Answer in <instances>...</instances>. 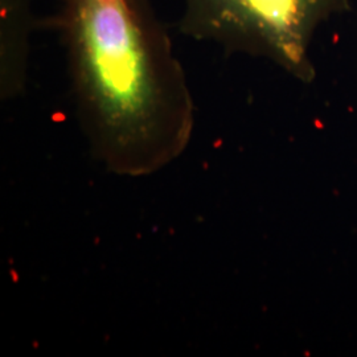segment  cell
Masks as SVG:
<instances>
[{
    "instance_id": "1",
    "label": "cell",
    "mask_w": 357,
    "mask_h": 357,
    "mask_svg": "<svg viewBox=\"0 0 357 357\" xmlns=\"http://www.w3.org/2000/svg\"><path fill=\"white\" fill-rule=\"evenodd\" d=\"M79 128L115 175L142 178L191 142L195 102L168 29L151 0H56Z\"/></svg>"
},
{
    "instance_id": "2",
    "label": "cell",
    "mask_w": 357,
    "mask_h": 357,
    "mask_svg": "<svg viewBox=\"0 0 357 357\" xmlns=\"http://www.w3.org/2000/svg\"><path fill=\"white\" fill-rule=\"evenodd\" d=\"M349 10L351 0H184L178 26L187 38L265 59L310 84L318 29Z\"/></svg>"
},
{
    "instance_id": "3",
    "label": "cell",
    "mask_w": 357,
    "mask_h": 357,
    "mask_svg": "<svg viewBox=\"0 0 357 357\" xmlns=\"http://www.w3.org/2000/svg\"><path fill=\"white\" fill-rule=\"evenodd\" d=\"M36 28L33 0H0V97L13 101L26 90L31 38Z\"/></svg>"
}]
</instances>
